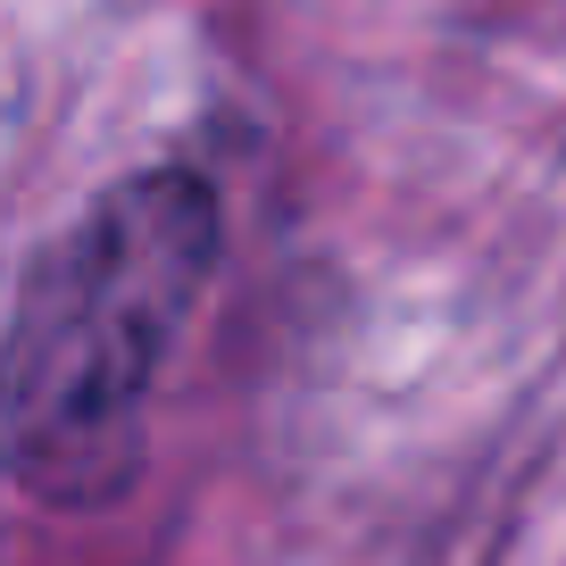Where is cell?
Here are the masks:
<instances>
[{
    "label": "cell",
    "mask_w": 566,
    "mask_h": 566,
    "mask_svg": "<svg viewBox=\"0 0 566 566\" xmlns=\"http://www.w3.org/2000/svg\"><path fill=\"white\" fill-rule=\"evenodd\" d=\"M217 250V184L184 159L108 184L34 250L0 308V483L34 500L117 492Z\"/></svg>",
    "instance_id": "6da1fadb"
}]
</instances>
